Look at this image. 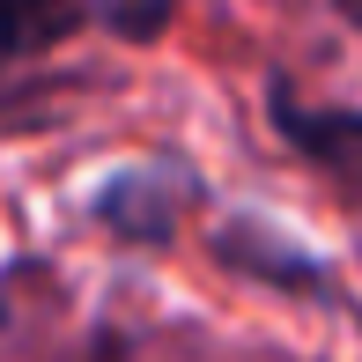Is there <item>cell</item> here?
<instances>
[{"label": "cell", "instance_id": "obj_1", "mask_svg": "<svg viewBox=\"0 0 362 362\" xmlns=\"http://www.w3.org/2000/svg\"><path fill=\"white\" fill-rule=\"evenodd\" d=\"M267 111H274V134H281L310 170H325L348 200H362V111H318V104H303V96H288L281 81H274Z\"/></svg>", "mask_w": 362, "mask_h": 362}, {"label": "cell", "instance_id": "obj_2", "mask_svg": "<svg viewBox=\"0 0 362 362\" xmlns=\"http://www.w3.org/2000/svg\"><path fill=\"white\" fill-rule=\"evenodd\" d=\"M222 259H229L237 274H259V281H274V288H310V296L333 288V281H325V267L303 252V244L274 237V229H259V222L222 229Z\"/></svg>", "mask_w": 362, "mask_h": 362}, {"label": "cell", "instance_id": "obj_3", "mask_svg": "<svg viewBox=\"0 0 362 362\" xmlns=\"http://www.w3.org/2000/svg\"><path fill=\"white\" fill-rule=\"evenodd\" d=\"M81 23H89V0H0V67L67 45Z\"/></svg>", "mask_w": 362, "mask_h": 362}, {"label": "cell", "instance_id": "obj_4", "mask_svg": "<svg viewBox=\"0 0 362 362\" xmlns=\"http://www.w3.org/2000/svg\"><path fill=\"white\" fill-rule=\"evenodd\" d=\"M340 8H348V23H362V0H340Z\"/></svg>", "mask_w": 362, "mask_h": 362}]
</instances>
